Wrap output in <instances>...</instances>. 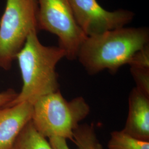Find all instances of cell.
<instances>
[{
	"label": "cell",
	"instance_id": "8992f818",
	"mask_svg": "<svg viewBox=\"0 0 149 149\" xmlns=\"http://www.w3.org/2000/svg\"><path fill=\"white\" fill-rule=\"evenodd\" d=\"M69 1L76 21L87 37L124 27L135 16L126 10L107 11L96 0Z\"/></svg>",
	"mask_w": 149,
	"mask_h": 149
},
{
	"label": "cell",
	"instance_id": "9c48e42d",
	"mask_svg": "<svg viewBox=\"0 0 149 149\" xmlns=\"http://www.w3.org/2000/svg\"><path fill=\"white\" fill-rule=\"evenodd\" d=\"M12 149H53L49 142L34 126L28 123L16 139Z\"/></svg>",
	"mask_w": 149,
	"mask_h": 149
},
{
	"label": "cell",
	"instance_id": "277c9868",
	"mask_svg": "<svg viewBox=\"0 0 149 149\" xmlns=\"http://www.w3.org/2000/svg\"><path fill=\"white\" fill-rule=\"evenodd\" d=\"M37 0H7L0 19V67L9 69L32 31L38 29Z\"/></svg>",
	"mask_w": 149,
	"mask_h": 149
},
{
	"label": "cell",
	"instance_id": "8fae6325",
	"mask_svg": "<svg viewBox=\"0 0 149 149\" xmlns=\"http://www.w3.org/2000/svg\"><path fill=\"white\" fill-rule=\"evenodd\" d=\"M136 88L149 95V66H130Z\"/></svg>",
	"mask_w": 149,
	"mask_h": 149
},
{
	"label": "cell",
	"instance_id": "5b68a950",
	"mask_svg": "<svg viewBox=\"0 0 149 149\" xmlns=\"http://www.w3.org/2000/svg\"><path fill=\"white\" fill-rule=\"evenodd\" d=\"M38 29L56 36L59 46L70 60L77 59L87 36L74 18L69 0H37Z\"/></svg>",
	"mask_w": 149,
	"mask_h": 149
},
{
	"label": "cell",
	"instance_id": "7c38bea8",
	"mask_svg": "<svg viewBox=\"0 0 149 149\" xmlns=\"http://www.w3.org/2000/svg\"><path fill=\"white\" fill-rule=\"evenodd\" d=\"M91 149H103L97 137L95 128L93 124L81 125Z\"/></svg>",
	"mask_w": 149,
	"mask_h": 149
},
{
	"label": "cell",
	"instance_id": "30bf717a",
	"mask_svg": "<svg viewBox=\"0 0 149 149\" xmlns=\"http://www.w3.org/2000/svg\"><path fill=\"white\" fill-rule=\"evenodd\" d=\"M107 147L108 149H149V141L134 138L122 130L114 131L111 133Z\"/></svg>",
	"mask_w": 149,
	"mask_h": 149
},
{
	"label": "cell",
	"instance_id": "5bb4252c",
	"mask_svg": "<svg viewBox=\"0 0 149 149\" xmlns=\"http://www.w3.org/2000/svg\"><path fill=\"white\" fill-rule=\"evenodd\" d=\"M17 96V94L11 90L0 93V108L8 106Z\"/></svg>",
	"mask_w": 149,
	"mask_h": 149
},
{
	"label": "cell",
	"instance_id": "3957f363",
	"mask_svg": "<svg viewBox=\"0 0 149 149\" xmlns=\"http://www.w3.org/2000/svg\"><path fill=\"white\" fill-rule=\"evenodd\" d=\"M32 122L45 138L59 137L73 140L74 130L90 113L82 97L67 101L60 90L43 96L33 104Z\"/></svg>",
	"mask_w": 149,
	"mask_h": 149
},
{
	"label": "cell",
	"instance_id": "9a60e30c",
	"mask_svg": "<svg viewBox=\"0 0 149 149\" xmlns=\"http://www.w3.org/2000/svg\"><path fill=\"white\" fill-rule=\"evenodd\" d=\"M49 142L53 149H70L67 143V140L59 137L49 138Z\"/></svg>",
	"mask_w": 149,
	"mask_h": 149
},
{
	"label": "cell",
	"instance_id": "ba28073f",
	"mask_svg": "<svg viewBox=\"0 0 149 149\" xmlns=\"http://www.w3.org/2000/svg\"><path fill=\"white\" fill-rule=\"evenodd\" d=\"M128 108L122 130L134 138L149 141V95L134 87L129 93Z\"/></svg>",
	"mask_w": 149,
	"mask_h": 149
},
{
	"label": "cell",
	"instance_id": "52a82bcc",
	"mask_svg": "<svg viewBox=\"0 0 149 149\" xmlns=\"http://www.w3.org/2000/svg\"><path fill=\"white\" fill-rule=\"evenodd\" d=\"M33 104L21 102L0 108V149H12L22 129L32 120Z\"/></svg>",
	"mask_w": 149,
	"mask_h": 149
},
{
	"label": "cell",
	"instance_id": "7a4b0ae2",
	"mask_svg": "<svg viewBox=\"0 0 149 149\" xmlns=\"http://www.w3.org/2000/svg\"><path fill=\"white\" fill-rule=\"evenodd\" d=\"M37 29L29 33L16 56L21 73V91L8 106L21 102L33 104L40 97L59 90L56 66L65 58L60 47H47L39 40Z\"/></svg>",
	"mask_w": 149,
	"mask_h": 149
},
{
	"label": "cell",
	"instance_id": "4fadbf2b",
	"mask_svg": "<svg viewBox=\"0 0 149 149\" xmlns=\"http://www.w3.org/2000/svg\"><path fill=\"white\" fill-rule=\"evenodd\" d=\"M72 141L78 149H91L81 125L74 132Z\"/></svg>",
	"mask_w": 149,
	"mask_h": 149
},
{
	"label": "cell",
	"instance_id": "6da1fadb",
	"mask_svg": "<svg viewBox=\"0 0 149 149\" xmlns=\"http://www.w3.org/2000/svg\"><path fill=\"white\" fill-rule=\"evenodd\" d=\"M149 45L146 27H122L86 38L77 59L90 75L107 70L114 74Z\"/></svg>",
	"mask_w": 149,
	"mask_h": 149
}]
</instances>
